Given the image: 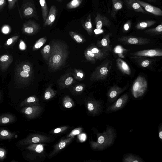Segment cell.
<instances>
[{
  "label": "cell",
  "instance_id": "obj_1",
  "mask_svg": "<svg viewBox=\"0 0 162 162\" xmlns=\"http://www.w3.org/2000/svg\"><path fill=\"white\" fill-rule=\"evenodd\" d=\"M68 49L66 44L61 41H55L51 46V51L48 62L49 67L56 71L64 65L68 55Z\"/></svg>",
  "mask_w": 162,
  "mask_h": 162
},
{
  "label": "cell",
  "instance_id": "obj_2",
  "mask_svg": "<svg viewBox=\"0 0 162 162\" xmlns=\"http://www.w3.org/2000/svg\"><path fill=\"white\" fill-rule=\"evenodd\" d=\"M112 62L107 60L97 67L92 74L91 80L92 81H101L107 76L112 67Z\"/></svg>",
  "mask_w": 162,
  "mask_h": 162
},
{
  "label": "cell",
  "instance_id": "obj_3",
  "mask_svg": "<svg viewBox=\"0 0 162 162\" xmlns=\"http://www.w3.org/2000/svg\"><path fill=\"white\" fill-rule=\"evenodd\" d=\"M118 40L123 44L137 45H144L151 42L150 39L132 36H122L118 38Z\"/></svg>",
  "mask_w": 162,
  "mask_h": 162
},
{
  "label": "cell",
  "instance_id": "obj_4",
  "mask_svg": "<svg viewBox=\"0 0 162 162\" xmlns=\"http://www.w3.org/2000/svg\"><path fill=\"white\" fill-rule=\"evenodd\" d=\"M147 83L144 77L139 76L134 82L132 87L133 93L135 96L142 95L146 90Z\"/></svg>",
  "mask_w": 162,
  "mask_h": 162
},
{
  "label": "cell",
  "instance_id": "obj_5",
  "mask_svg": "<svg viewBox=\"0 0 162 162\" xmlns=\"http://www.w3.org/2000/svg\"><path fill=\"white\" fill-rule=\"evenodd\" d=\"M134 56L140 57H154L162 56V51L158 49H146L139 51L131 54Z\"/></svg>",
  "mask_w": 162,
  "mask_h": 162
},
{
  "label": "cell",
  "instance_id": "obj_6",
  "mask_svg": "<svg viewBox=\"0 0 162 162\" xmlns=\"http://www.w3.org/2000/svg\"><path fill=\"white\" fill-rule=\"evenodd\" d=\"M95 24L97 30H100L104 27H110L111 23L107 17L100 13H98L95 19Z\"/></svg>",
  "mask_w": 162,
  "mask_h": 162
},
{
  "label": "cell",
  "instance_id": "obj_7",
  "mask_svg": "<svg viewBox=\"0 0 162 162\" xmlns=\"http://www.w3.org/2000/svg\"><path fill=\"white\" fill-rule=\"evenodd\" d=\"M141 7L144 8L145 10L155 16H161L162 11L161 9L155 6L151 5L141 0H135Z\"/></svg>",
  "mask_w": 162,
  "mask_h": 162
},
{
  "label": "cell",
  "instance_id": "obj_8",
  "mask_svg": "<svg viewBox=\"0 0 162 162\" xmlns=\"http://www.w3.org/2000/svg\"><path fill=\"white\" fill-rule=\"evenodd\" d=\"M112 35V33H109L104 35L101 40L97 42V45L106 51H111L112 50V47L110 45V38Z\"/></svg>",
  "mask_w": 162,
  "mask_h": 162
},
{
  "label": "cell",
  "instance_id": "obj_9",
  "mask_svg": "<svg viewBox=\"0 0 162 162\" xmlns=\"http://www.w3.org/2000/svg\"><path fill=\"white\" fill-rule=\"evenodd\" d=\"M58 15V10L55 6L52 5L48 14L47 19L44 22V27H51L54 23Z\"/></svg>",
  "mask_w": 162,
  "mask_h": 162
},
{
  "label": "cell",
  "instance_id": "obj_10",
  "mask_svg": "<svg viewBox=\"0 0 162 162\" xmlns=\"http://www.w3.org/2000/svg\"><path fill=\"white\" fill-rule=\"evenodd\" d=\"M125 4L128 8L137 12L148 14L135 0H124Z\"/></svg>",
  "mask_w": 162,
  "mask_h": 162
},
{
  "label": "cell",
  "instance_id": "obj_11",
  "mask_svg": "<svg viewBox=\"0 0 162 162\" xmlns=\"http://www.w3.org/2000/svg\"><path fill=\"white\" fill-rule=\"evenodd\" d=\"M95 55L97 60H102L108 56L109 52L102 49H100L95 46L88 48Z\"/></svg>",
  "mask_w": 162,
  "mask_h": 162
},
{
  "label": "cell",
  "instance_id": "obj_12",
  "mask_svg": "<svg viewBox=\"0 0 162 162\" xmlns=\"http://www.w3.org/2000/svg\"><path fill=\"white\" fill-rule=\"evenodd\" d=\"M117 67L123 73L128 75H130L131 70L130 67L125 61L120 58L116 60Z\"/></svg>",
  "mask_w": 162,
  "mask_h": 162
},
{
  "label": "cell",
  "instance_id": "obj_13",
  "mask_svg": "<svg viewBox=\"0 0 162 162\" xmlns=\"http://www.w3.org/2000/svg\"><path fill=\"white\" fill-rule=\"evenodd\" d=\"M112 6V9L111 12V16L114 18L116 16L117 12L123 8V2L122 0H111Z\"/></svg>",
  "mask_w": 162,
  "mask_h": 162
},
{
  "label": "cell",
  "instance_id": "obj_14",
  "mask_svg": "<svg viewBox=\"0 0 162 162\" xmlns=\"http://www.w3.org/2000/svg\"><path fill=\"white\" fill-rule=\"evenodd\" d=\"M82 24L83 28L86 31L88 34L90 35H92L93 34V28L90 14L87 16L85 21L82 22Z\"/></svg>",
  "mask_w": 162,
  "mask_h": 162
},
{
  "label": "cell",
  "instance_id": "obj_15",
  "mask_svg": "<svg viewBox=\"0 0 162 162\" xmlns=\"http://www.w3.org/2000/svg\"><path fill=\"white\" fill-rule=\"evenodd\" d=\"M155 20H147L140 22L136 24L135 28L138 30H143L144 29L153 26L156 23Z\"/></svg>",
  "mask_w": 162,
  "mask_h": 162
},
{
  "label": "cell",
  "instance_id": "obj_16",
  "mask_svg": "<svg viewBox=\"0 0 162 162\" xmlns=\"http://www.w3.org/2000/svg\"><path fill=\"white\" fill-rule=\"evenodd\" d=\"M15 117L11 114H6L0 116V125L9 124L15 120Z\"/></svg>",
  "mask_w": 162,
  "mask_h": 162
},
{
  "label": "cell",
  "instance_id": "obj_17",
  "mask_svg": "<svg viewBox=\"0 0 162 162\" xmlns=\"http://www.w3.org/2000/svg\"><path fill=\"white\" fill-rule=\"evenodd\" d=\"M144 33L151 36H155L162 34V23L157 27L145 30Z\"/></svg>",
  "mask_w": 162,
  "mask_h": 162
},
{
  "label": "cell",
  "instance_id": "obj_18",
  "mask_svg": "<svg viewBox=\"0 0 162 162\" xmlns=\"http://www.w3.org/2000/svg\"><path fill=\"white\" fill-rule=\"evenodd\" d=\"M39 2L42 11L43 20L44 23L46 21L48 14L47 4L46 0H39Z\"/></svg>",
  "mask_w": 162,
  "mask_h": 162
},
{
  "label": "cell",
  "instance_id": "obj_19",
  "mask_svg": "<svg viewBox=\"0 0 162 162\" xmlns=\"http://www.w3.org/2000/svg\"><path fill=\"white\" fill-rule=\"evenodd\" d=\"M51 51V46L50 45H47L43 48L41 51V55H42L44 59L46 61H48L50 57Z\"/></svg>",
  "mask_w": 162,
  "mask_h": 162
},
{
  "label": "cell",
  "instance_id": "obj_20",
  "mask_svg": "<svg viewBox=\"0 0 162 162\" xmlns=\"http://www.w3.org/2000/svg\"><path fill=\"white\" fill-rule=\"evenodd\" d=\"M75 80L72 77L69 76V75H66L63 77L62 79L61 80L60 84L61 85L65 87L70 86L75 82Z\"/></svg>",
  "mask_w": 162,
  "mask_h": 162
},
{
  "label": "cell",
  "instance_id": "obj_21",
  "mask_svg": "<svg viewBox=\"0 0 162 162\" xmlns=\"http://www.w3.org/2000/svg\"><path fill=\"white\" fill-rule=\"evenodd\" d=\"M69 34L72 39L77 43L82 44L86 41L85 39L82 36L76 32L71 31Z\"/></svg>",
  "mask_w": 162,
  "mask_h": 162
},
{
  "label": "cell",
  "instance_id": "obj_22",
  "mask_svg": "<svg viewBox=\"0 0 162 162\" xmlns=\"http://www.w3.org/2000/svg\"><path fill=\"white\" fill-rule=\"evenodd\" d=\"M85 56L86 59L92 62L95 63L97 61V60L95 55L88 48L86 49L84 52Z\"/></svg>",
  "mask_w": 162,
  "mask_h": 162
},
{
  "label": "cell",
  "instance_id": "obj_23",
  "mask_svg": "<svg viewBox=\"0 0 162 162\" xmlns=\"http://www.w3.org/2000/svg\"><path fill=\"white\" fill-rule=\"evenodd\" d=\"M14 133L4 129L0 130V139L10 140L13 138Z\"/></svg>",
  "mask_w": 162,
  "mask_h": 162
},
{
  "label": "cell",
  "instance_id": "obj_24",
  "mask_svg": "<svg viewBox=\"0 0 162 162\" xmlns=\"http://www.w3.org/2000/svg\"><path fill=\"white\" fill-rule=\"evenodd\" d=\"M82 1V0H72L67 4L66 8L69 9L76 8L81 5Z\"/></svg>",
  "mask_w": 162,
  "mask_h": 162
},
{
  "label": "cell",
  "instance_id": "obj_25",
  "mask_svg": "<svg viewBox=\"0 0 162 162\" xmlns=\"http://www.w3.org/2000/svg\"><path fill=\"white\" fill-rule=\"evenodd\" d=\"M122 91V89L117 86H114L111 88L109 93V97L113 98L116 96L118 93Z\"/></svg>",
  "mask_w": 162,
  "mask_h": 162
},
{
  "label": "cell",
  "instance_id": "obj_26",
  "mask_svg": "<svg viewBox=\"0 0 162 162\" xmlns=\"http://www.w3.org/2000/svg\"><path fill=\"white\" fill-rule=\"evenodd\" d=\"M39 28V26L38 24L33 23L32 26L26 27L24 29L25 31L28 34H32L35 31H36Z\"/></svg>",
  "mask_w": 162,
  "mask_h": 162
},
{
  "label": "cell",
  "instance_id": "obj_27",
  "mask_svg": "<svg viewBox=\"0 0 162 162\" xmlns=\"http://www.w3.org/2000/svg\"><path fill=\"white\" fill-rule=\"evenodd\" d=\"M127 98L128 96L127 95H123L117 101L114 107V108L115 109L119 108L120 107H121L122 105L123 104V103H124Z\"/></svg>",
  "mask_w": 162,
  "mask_h": 162
},
{
  "label": "cell",
  "instance_id": "obj_28",
  "mask_svg": "<svg viewBox=\"0 0 162 162\" xmlns=\"http://www.w3.org/2000/svg\"><path fill=\"white\" fill-rule=\"evenodd\" d=\"M47 40V38L46 37H43L38 40L34 46V49L37 50L40 48L45 44Z\"/></svg>",
  "mask_w": 162,
  "mask_h": 162
},
{
  "label": "cell",
  "instance_id": "obj_29",
  "mask_svg": "<svg viewBox=\"0 0 162 162\" xmlns=\"http://www.w3.org/2000/svg\"><path fill=\"white\" fill-rule=\"evenodd\" d=\"M74 75L75 78L79 80H82L84 77V74L81 70H75L74 71Z\"/></svg>",
  "mask_w": 162,
  "mask_h": 162
},
{
  "label": "cell",
  "instance_id": "obj_30",
  "mask_svg": "<svg viewBox=\"0 0 162 162\" xmlns=\"http://www.w3.org/2000/svg\"><path fill=\"white\" fill-rule=\"evenodd\" d=\"M36 101V99L34 97H30L28 98L27 100L21 103L20 106H24L25 105L28 104H30V103L35 102Z\"/></svg>",
  "mask_w": 162,
  "mask_h": 162
},
{
  "label": "cell",
  "instance_id": "obj_31",
  "mask_svg": "<svg viewBox=\"0 0 162 162\" xmlns=\"http://www.w3.org/2000/svg\"><path fill=\"white\" fill-rule=\"evenodd\" d=\"M53 93L54 91L50 87L48 88L45 93V98L46 100L49 99L52 97V95H53Z\"/></svg>",
  "mask_w": 162,
  "mask_h": 162
},
{
  "label": "cell",
  "instance_id": "obj_32",
  "mask_svg": "<svg viewBox=\"0 0 162 162\" xmlns=\"http://www.w3.org/2000/svg\"><path fill=\"white\" fill-rule=\"evenodd\" d=\"M152 62L151 60L149 59H145L143 60L142 61H141L140 63V65L142 67H146L150 65L151 64Z\"/></svg>",
  "mask_w": 162,
  "mask_h": 162
},
{
  "label": "cell",
  "instance_id": "obj_33",
  "mask_svg": "<svg viewBox=\"0 0 162 162\" xmlns=\"http://www.w3.org/2000/svg\"><path fill=\"white\" fill-rule=\"evenodd\" d=\"M7 151L3 148H0V160H3L6 158Z\"/></svg>",
  "mask_w": 162,
  "mask_h": 162
},
{
  "label": "cell",
  "instance_id": "obj_34",
  "mask_svg": "<svg viewBox=\"0 0 162 162\" xmlns=\"http://www.w3.org/2000/svg\"><path fill=\"white\" fill-rule=\"evenodd\" d=\"M132 23L130 20L127 21L123 26V30L127 32L130 28L132 26Z\"/></svg>",
  "mask_w": 162,
  "mask_h": 162
},
{
  "label": "cell",
  "instance_id": "obj_35",
  "mask_svg": "<svg viewBox=\"0 0 162 162\" xmlns=\"http://www.w3.org/2000/svg\"><path fill=\"white\" fill-rule=\"evenodd\" d=\"M34 12V10L31 7H27L24 11L25 15L27 16H30L32 15Z\"/></svg>",
  "mask_w": 162,
  "mask_h": 162
},
{
  "label": "cell",
  "instance_id": "obj_36",
  "mask_svg": "<svg viewBox=\"0 0 162 162\" xmlns=\"http://www.w3.org/2000/svg\"><path fill=\"white\" fill-rule=\"evenodd\" d=\"M44 149V147L42 145L39 144L38 145L36 146L35 148V150L36 152L38 153L42 152Z\"/></svg>",
  "mask_w": 162,
  "mask_h": 162
},
{
  "label": "cell",
  "instance_id": "obj_37",
  "mask_svg": "<svg viewBox=\"0 0 162 162\" xmlns=\"http://www.w3.org/2000/svg\"><path fill=\"white\" fill-rule=\"evenodd\" d=\"M106 140V137L104 135H102L99 137L98 142L100 144H102Z\"/></svg>",
  "mask_w": 162,
  "mask_h": 162
},
{
  "label": "cell",
  "instance_id": "obj_38",
  "mask_svg": "<svg viewBox=\"0 0 162 162\" xmlns=\"http://www.w3.org/2000/svg\"><path fill=\"white\" fill-rule=\"evenodd\" d=\"M84 89V86L82 85H80L75 87V90L77 92H81Z\"/></svg>",
  "mask_w": 162,
  "mask_h": 162
},
{
  "label": "cell",
  "instance_id": "obj_39",
  "mask_svg": "<svg viewBox=\"0 0 162 162\" xmlns=\"http://www.w3.org/2000/svg\"><path fill=\"white\" fill-rule=\"evenodd\" d=\"M20 75L22 77L24 78H28L30 76L29 72L25 71H23L21 72Z\"/></svg>",
  "mask_w": 162,
  "mask_h": 162
},
{
  "label": "cell",
  "instance_id": "obj_40",
  "mask_svg": "<svg viewBox=\"0 0 162 162\" xmlns=\"http://www.w3.org/2000/svg\"><path fill=\"white\" fill-rule=\"evenodd\" d=\"M123 50H124V49H122V48L119 46H117V47L115 48V52L119 54L121 53V52H122L121 51L123 52Z\"/></svg>",
  "mask_w": 162,
  "mask_h": 162
},
{
  "label": "cell",
  "instance_id": "obj_41",
  "mask_svg": "<svg viewBox=\"0 0 162 162\" xmlns=\"http://www.w3.org/2000/svg\"><path fill=\"white\" fill-rule=\"evenodd\" d=\"M23 69L24 71L29 72V73L30 72V67L27 65H25L23 66Z\"/></svg>",
  "mask_w": 162,
  "mask_h": 162
},
{
  "label": "cell",
  "instance_id": "obj_42",
  "mask_svg": "<svg viewBox=\"0 0 162 162\" xmlns=\"http://www.w3.org/2000/svg\"><path fill=\"white\" fill-rule=\"evenodd\" d=\"M66 145V143L65 142H61L59 143L58 145L59 148L60 149H64Z\"/></svg>",
  "mask_w": 162,
  "mask_h": 162
},
{
  "label": "cell",
  "instance_id": "obj_43",
  "mask_svg": "<svg viewBox=\"0 0 162 162\" xmlns=\"http://www.w3.org/2000/svg\"><path fill=\"white\" fill-rule=\"evenodd\" d=\"M89 111H92L94 109V106L91 103H89L87 105Z\"/></svg>",
  "mask_w": 162,
  "mask_h": 162
},
{
  "label": "cell",
  "instance_id": "obj_44",
  "mask_svg": "<svg viewBox=\"0 0 162 162\" xmlns=\"http://www.w3.org/2000/svg\"><path fill=\"white\" fill-rule=\"evenodd\" d=\"M8 58L9 57L7 55H4V56L1 57V58L0 59V60L2 62L5 61H7Z\"/></svg>",
  "mask_w": 162,
  "mask_h": 162
},
{
  "label": "cell",
  "instance_id": "obj_45",
  "mask_svg": "<svg viewBox=\"0 0 162 162\" xmlns=\"http://www.w3.org/2000/svg\"><path fill=\"white\" fill-rule=\"evenodd\" d=\"M72 105L71 103L70 102H66L65 103V106L66 108H70L72 107Z\"/></svg>",
  "mask_w": 162,
  "mask_h": 162
},
{
  "label": "cell",
  "instance_id": "obj_46",
  "mask_svg": "<svg viewBox=\"0 0 162 162\" xmlns=\"http://www.w3.org/2000/svg\"><path fill=\"white\" fill-rule=\"evenodd\" d=\"M20 49L22 50H24L26 48V45L25 44L24 42H22L20 44Z\"/></svg>",
  "mask_w": 162,
  "mask_h": 162
},
{
  "label": "cell",
  "instance_id": "obj_47",
  "mask_svg": "<svg viewBox=\"0 0 162 162\" xmlns=\"http://www.w3.org/2000/svg\"><path fill=\"white\" fill-rule=\"evenodd\" d=\"M9 31V29L7 27H4L3 29V32L4 33H7Z\"/></svg>",
  "mask_w": 162,
  "mask_h": 162
},
{
  "label": "cell",
  "instance_id": "obj_48",
  "mask_svg": "<svg viewBox=\"0 0 162 162\" xmlns=\"http://www.w3.org/2000/svg\"><path fill=\"white\" fill-rule=\"evenodd\" d=\"M61 129L60 128H58L55 129V130H54V133H58L61 132Z\"/></svg>",
  "mask_w": 162,
  "mask_h": 162
},
{
  "label": "cell",
  "instance_id": "obj_49",
  "mask_svg": "<svg viewBox=\"0 0 162 162\" xmlns=\"http://www.w3.org/2000/svg\"><path fill=\"white\" fill-rule=\"evenodd\" d=\"M80 133V131L78 130H76L72 132V134L74 135H78Z\"/></svg>",
  "mask_w": 162,
  "mask_h": 162
},
{
  "label": "cell",
  "instance_id": "obj_50",
  "mask_svg": "<svg viewBox=\"0 0 162 162\" xmlns=\"http://www.w3.org/2000/svg\"><path fill=\"white\" fill-rule=\"evenodd\" d=\"M86 135L84 134H83L82 135L81 137V139L83 141H85L86 139Z\"/></svg>",
  "mask_w": 162,
  "mask_h": 162
},
{
  "label": "cell",
  "instance_id": "obj_51",
  "mask_svg": "<svg viewBox=\"0 0 162 162\" xmlns=\"http://www.w3.org/2000/svg\"><path fill=\"white\" fill-rule=\"evenodd\" d=\"M12 39L11 38V39H9L7 41V44L8 45H10L12 44Z\"/></svg>",
  "mask_w": 162,
  "mask_h": 162
},
{
  "label": "cell",
  "instance_id": "obj_52",
  "mask_svg": "<svg viewBox=\"0 0 162 162\" xmlns=\"http://www.w3.org/2000/svg\"><path fill=\"white\" fill-rule=\"evenodd\" d=\"M159 137L160 139H162V132L161 131L159 133Z\"/></svg>",
  "mask_w": 162,
  "mask_h": 162
},
{
  "label": "cell",
  "instance_id": "obj_53",
  "mask_svg": "<svg viewBox=\"0 0 162 162\" xmlns=\"http://www.w3.org/2000/svg\"><path fill=\"white\" fill-rule=\"evenodd\" d=\"M4 3V0H0V6L2 5Z\"/></svg>",
  "mask_w": 162,
  "mask_h": 162
},
{
  "label": "cell",
  "instance_id": "obj_54",
  "mask_svg": "<svg viewBox=\"0 0 162 162\" xmlns=\"http://www.w3.org/2000/svg\"><path fill=\"white\" fill-rule=\"evenodd\" d=\"M149 2H155L156 1V0H147Z\"/></svg>",
  "mask_w": 162,
  "mask_h": 162
},
{
  "label": "cell",
  "instance_id": "obj_55",
  "mask_svg": "<svg viewBox=\"0 0 162 162\" xmlns=\"http://www.w3.org/2000/svg\"><path fill=\"white\" fill-rule=\"evenodd\" d=\"M56 1H58V2H61V1L62 0H56Z\"/></svg>",
  "mask_w": 162,
  "mask_h": 162
},
{
  "label": "cell",
  "instance_id": "obj_56",
  "mask_svg": "<svg viewBox=\"0 0 162 162\" xmlns=\"http://www.w3.org/2000/svg\"><path fill=\"white\" fill-rule=\"evenodd\" d=\"M8 1H10H10H12V0H8Z\"/></svg>",
  "mask_w": 162,
  "mask_h": 162
}]
</instances>
